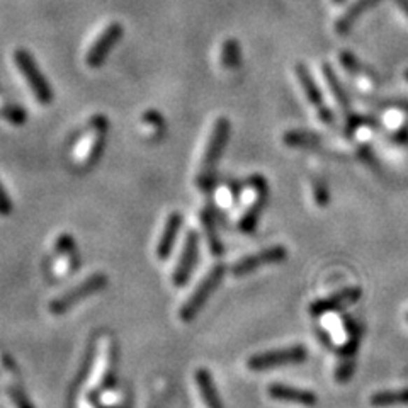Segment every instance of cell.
Here are the masks:
<instances>
[{
  "label": "cell",
  "instance_id": "1f68e13d",
  "mask_svg": "<svg viewBox=\"0 0 408 408\" xmlns=\"http://www.w3.org/2000/svg\"><path fill=\"white\" fill-rule=\"evenodd\" d=\"M332 2H334V3H342L344 0H332Z\"/></svg>",
  "mask_w": 408,
  "mask_h": 408
},
{
  "label": "cell",
  "instance_id": "4fadbf2b",
  "mask_svg": "<svg viewBox=\"0 0 408 408\" xmlns=\"http://www.w3.org/2000/svg\"><path fill=\"white\" fill-rule=\"evenodd\" d=\"M360 295H363V291H360L359 288H356V286L346 288V289H342V291L334 293V295L328 296V298L315 301V303L310 307V311H311V315L322 316L328 311H335V310H339V308H346L349 307V304L356 303V301L360 298Z\"/></svg>",
  "mask_w": 408,
  "mask_h": 408
},
{
  "label": "cell",
  "instance_id": "6da1fadb",
  "mask_svg": "<svg viewBox=\"0 0 408 408\" xmlns=\"http://www.w3.org/2000/svg\"><path fill=\"white\" fill-rule=\"evenodd\" d=\"M109 120L104 114H94L85 121L80 136L73 145V164L80 170H89L97 164L106 146Z\"/></svg>",
  "mask_w": 408,
  "mask_h": 408
},
{
  "label": "cell",
  "instance_id": "4dcf8cb0",
  "mask_svg": "<svg viewBox=\"0 0 408 408\" xmlns=\"http://www.w3.org/2000/svg\"><path fill=\"white\" fill-rule=\"evenodd\" d=\"M395 3L403 10V14H405L408 17V0H395Z\"/></svg>",
  "mask_w": 408,
  "mask_h": 408
},
{
  "label": "cell",
  "instance_id": "2e32d148",
  "mask_svg": "<svg viewBox=\"0 0 408 408\" xmlns=\"http://www.w3.org/2000/svg\"><path fill=\"white\" fill-rule=\"evenodd\" d=\"M241 65L240 43L235 38H227L218 50V66L223 72H235Z\"/></svg>",
  "mask_w": 408,
  "mask_h": 408
},
{
  "label": "cell",
  "instance_id": "7c38bea8",
  "mask_svg": "<svg viewBox=\"0 0 408 408\" xmlns=\"http://www.w3.org/2000/svg\"><path fill=\"white\" fill-rule=\"evenodd\" d=\"M116 344L114 340H106L104 352L96 367V381H94V390L101 391L106 388H111L114 383V372H116Z\"/></svg>",
  "mask_w": 408,
  "mask_h": 408
},
{
  "label": "cell",
  "instance_id": "f1b7e54d",
  "mask_svg": "<svg viewBox=\"0 0 408 408\" xmlns=\"http://www.w3.org/2000/svg\"><path fill=\"white\" fill-rule=\"evenodd\" d=\"M13 213V201H10L9 194L6 192L3 185L0 184V216H7Z\"/></svg>",
  "mask_w": 408,
  "mask_h": 408
},
{
  "label": "cell",
  "instance_id": "44dd1931",
  "mask_svg": "<svg viewBox=\"0 0 408 408\" xmlns=\"http://www.w3.org/2000/svg\"><path fill=\"white\" fill-rule=\"evenodd\" d=\"M322 72H323V77H325V80H327L328 87H330L332 94H334L337 104H339L340 108H342L344 113H349V111H351V102H349V97H347L346 90H344V87L340 85L339 80H337V77H335L334 70H332V66L325 63V65L322 66Z\"/></svg>",
  "mask_w": 408,
  "mask_h": 408
},
{
  "label": "cell",
  "instance_id": "7a4b0ae2",
  "mask_svg": "<svg viewBox=\"0 0 408 408\" xmlns=\"http://www.w3.org/2000/svg\"><path fill=\"white\" fill-rule=\"evenodd\" d=\"M230 129H232V122L227 116H218L213 121L211 129H209L208 140H206L203 155H201L199 167L196 172V184L201 189H208L215 181L216 165L223 155L225 148H227Z\"/></svg>",
  "mask_w": 408,
  "mask_h": 408
},
{
  "label": "cell",
  "instance_id": "d6a6232c",
  "mask_svg": "<svg viewBox=\"0 0 408 408\" xmlns=\"http://www.w3.org/2000/svg\"><path fill=\"white\" fill-rule=\"evenodd\" d=\"M405 78H407V80H408V70H407V72H405Z\"/></svg>",
  "mask_w": 408,
  "mask_h": 408
},
{
  "label": "cell",
  "instance_id": "ffe728a7",
  "mask_svg": "<svg viewBox=\"0 0 408 408\" xmlns=\"http://www.w3.org/2000/svg\"><path fill=\"white\" fill-rule=\"evenodd\" d=\"M283 143L293 148H310V146H316L322 143V138L320 134L304 132V129H291L283 134Z\"/></svg>",
  "mask_w": 408,
  "mask_h": 408
},
{
  "label": "cell",
  "instance_id": "d4e9b609",
  "mask_svg": "<svg viewBox=\"0 0 408 408\" xmlns=\"http://www.w3.org/2000/svg\"><path fill=\"white\" fill-rule=\"evenodd\" d=\"M55 252L63 257H73L77 255V247H75V240L69 233H62L55 241Z\"/></svg>",
  "mask_w": 408,
  "mask_h": 408
},
{
  "label": "cell",
  "instance_id": "cb8c5ba5",
  "mask_svg": "<svg viewBox=\"0 0 408 408\" xmlns=\"http://www.w3.org/2000/svg\"><path fill=\"white\" fill-rule=\"evenodd\" d=\"M199 218H201V225H203V228L206 230V239H208L209 248H211V252L215 253V255H220V253L223 252V247H221V241L220 239H218L215 221H213V218L208 211H201Z\"/></svg>",
  "mask_w": 408,
  "mask_h": 408
},
{
  "label": "cell",
  "instance_id": "e0dca14e",
  "mask_svg": "<svg viewBox=\"0 0 408 408\" xmlns=\"http://www.w3.org/2000/svg\"><path fill=\"white\" fill-rule=\"evenodd\" d=\"M378 2L381 0H356L351 7L344 13L342 17L335 22V33L337 34H347L352 29V26L358 22V19L363 15L366 10L372 9Z\"/></svg>",
  "mask_w": 408,
  "mask_h": 408
},
{
  "label": "cell",
  "instance_id": "484cf974",
  "mask_svg": "<svg viewBox=\"0 0 408 408\" xmlns=\"http://www.w3.org/2000/svg\"><path fill=\"white\" fill-rule=\"evenodd\" d=\"M313 185V197H315L316 204L320 208H325L328 206V201H330V194H328V185L325 184L322 179H315L311 182Z\"/></svg>",
  "mask_w": 408,
  "mask_h": 408
},
{
  "label": "cell",
  "instance_id": "ba28073f",
  "mask_svg": "<svg viewBox=\"0 0 408 408\" xmlns=\"http://www.w3.org/2000/svg\"><path fill=\"white\" fill-rule=\"evenodd\" d=\"M307 349L303 346H293L253 356V358L247 360V366L251 371H267L272 370V367L283 366V364L303 363V360H307Z\"/></svg>",
  "mask_w": 408,
  "mask_h": 408
},
{
  "label": "cell",
  "instance_id": "9c48e42d",
  "mask_svg": "<svg viewBox=\"0 0 408 408\" xmlns=\"http://www.w3.org/2000/svg\"><path fill=\"white\" fill-rule=\"evenodd\" d=\"M286 257H288L286 248L281 247V245H274V247H267V248H264V251L244 257V259L239 260V262L233 265L232 272H233V276L251 274V272L255 271V269L264 267V265L284 262Z\"/></svg>",
  "mask_w": 408,
  "mask_h": 408
},
{
  "label": "cell",
  "instance_id": "30bf717a",
  "mask_svg": "<svg viewBox=\"0 0 408 408\" xmlns=\"http://www.w3.org/2000/svg\"><path fill=\"white\" fill-rule=\"evenodd\" d=\"M295 73L300 82V87L303 89V94L308 99V102L316 108V114H318L320 120H322L325 125H332V122H334V116H332L330 109L323 104L322 92H320L318 85L315 84V80H313L311 73L308 72L307 66H304L303 63H298V65L295 66Z\"/></svg>",
  "mask_w": 408,
  "mask_h": 408
},
{
  "label": "cell",
  "instance_id": "603a6c76",
  "mask_svg": "<svg viewBox=\"0 0 408 408\" xmlns=\"http://www.w3.org/2000/svg\"><path fill=\"white\" fill-rule=\"evenodd\" d=\"M0 118L10 126H22L27 120V114L21 106L0 99Z\"/></svg>",
  "mask_w": 408,
  "mask_h": 408
},
{
  "label": "cell",
  "instance_id": "5bb4252c",
  "mask_svg": "<svg viewBox=\"0 0 408 408\" xmlns=\"http://www.w3.org/2000/svg\"><path fill=\"white\" fill-rule=\"evenodd\" d=\"M267 393L271 398L279 400V402L298 403V405L304 407H313L316 403V395L311 393V391L284 386V384H272V386L267 388Z\"/></svg>",
  "mask_w": 408,
  "mask_h": 408
},
{
  "label": "cell",
  "instance_id": "83f0119b",
  "mask_svg": "<svg viewBox=\"0 0 408 408\" xmlns=\"http://www.w3.org/2000/svg\"><path fill=\"white\" fill-rule=\"evenodd\" d=\"M339 60L342 62V65L346 66L349 72L358 73V72H360V70H363V66H360L359 62L354 58V55H351L349 51H342V53H340V57H339Z\"/></svg>",
  "mask_w": 408,
  "mask_h": 408
},
{
  "label": "cell",
  "instance_id": "7402d4cb",
  "mask_svg": "<svg viewBox=\"0 0 408 408\" xmlns=\"http://www.w3.org/2000/svg\"><path fill=\"white\" fill-rule=\"evenodd\" d=\"M371 405L374 407H388V405H402L408 403V388L402 390H390V391H379L371 396Z\"/></svg>",
  "mask_w": 408,
  "mask_h": 408
},
{
  "label": "cell",
  "instance_id": "5b68a950",
  "mask_svg": "<svg viewBox=\"0 0 408 408\" xmlns=\"http://www.w3.org/2000/svg\"><path fill=\"white\" fill-rule=\"evenodd\" d=\"M122 33H125V27L121 22L111 21L102 27L97 33V36L92 39V43L89 45V48L85 51L84 62L89 69H99L102 63L106 62V58L109 57L111 51L114 50V46L118 45Z\"/></svg>",
  "mask_w": 408,
  "mask_h": 408
},
{
  "label": "cell",
  "instance_id": "277c9868",
  "mask_svg": "<svg viewBox=\"0 0 408 408\" xmlns=\"http://www.w3.org/2000/svg\"><path fill=\"white\" fill-rule=\"evenodd\" d=\"M245 189L251 197H248V204L244 206V211L240 213L239 227L244 233H251L259 223L260 213H262L265 199H267V182L262 176L255 174V176L248 177Z\"/></svg>",
  "mask_w": 408,
  "mask_h": 408
},
{
  "label": "cell",
  "instance_id": "4316f807",
  "mask_svg": "<svg viewBox=\"0 0 408 408\" xmlns=\"http://www.w3.org/2000/svg\"><path fill=\"white\" fill-rule=\"evenodd\" d=\"M9 396L14 402L15 408H34L33 403L29 402V398H27V395L21 390V388H17V386L9 388Z\"/></svg>",
  "mask_w": 408,
  "mask_h": 408
},
{
  "label": "cell",
  "instance_id": "f546056e",
  "mask_svg": "<svg viewBox=\"0 0 408 408\" xmlns=\"http://www.w3.org/2000/svg\"><path fill=\"white\" fill-rule=\"evenodd\" d=\"M395 141H408V129H400L398 133L393 134Z\"/></svg>",
  "mask_w": 408,
  "mask_h": 408
},
{
  "label": "cell",
  "instance_id": "d6986e66",
  "mask_svg": "<svg viewBox=\"0 0 408 408\" xmlns=\"http://www.w3.org/2000/svg\"><path fill=\"white\" fill-rule=\"evenodd\" d=\"M196 383H197V388H199L201 396H203V402L206 403V407L223 408V403H221L220 395H218L215 383H213V378L208 370L201 367V370L196 371Z\"/></svg>",
  "mask_w": 408,
  "mask_h": 408
},
{
  "label": "cell",
  "instance_id": "52a82bcc",
  "mask_svg": "<svg viewBox=\"0 0 408 408\" xmlns=\"http://www.w3.org/2000/svg\"><path fill=\"white\" fill-rule=\"evenodd\" d=\"M223 274H225V267L221 264L215 265V267L206 274L204 279L199 283V286L194 289L192 295L189 296L184 304H182L181 313H179L182 322H191L194 316L199 313L201 308H203V304L208 301L209 296L213 295V291L218 288L220 281L223 279Z\"/></svg>",
  "mask_w": 408,
  "mask_h": 408
},
{
  "label": "cell",
  "instance_id": "ac0fdd59",
  "mask_svg": "<svg viewBox=\"0 0 408 408\" xmlns=\"http://www.w3.org/2000/svg\"><path fill=\"white\" fill-rule=\"evenodd\" d=\"M165 118L157 109H146L140 116V132L148 140H158L165 134Z\"/></svg>",
  "mask_w": 408,
  "mask_h": 408
},
{
  "label": "cell",
  "instance_id": "9a60e30c",
  "mask_svg": "<svg viewBox=\"0 0 408 408\" xmlns=\"http://www.w3.org/2000/svg\"><path fill=\"white\" fill-rule=\"evenodd\" d=\"M182 227V216L181 213H170L167 221H165L164 230H162L160 240L157 245V257L160 260H165L169 253L172 252L174 244H176L177 235H179Z\"/></svg>",
  "mask_w": 408,
  "mask_h": 408
},
{
  "label": "cell",
  "instance_id": "8fae6325",
  "mask_svg": "<svg viewBox=\"0 0 408 408\" xmlns=\"http://www.w3.org/2000/svg\"><path fill=\"white\" fill-rule=\"evenodd\" d=\"M197 245H199V237H197V233L194 232V230H189L184 240V247H182V252L179 255V262H177L176 269H174L172 274L174 286L177 288L184 286L185 281L191 276L197 260Z\"/></svg>",
  "mask_w": 408,
  "mask_h": 408
},
{
  "label": "cell",
  "instance_id": "3957f363",
  "mask_svg": "<svg viewBox=\"0 0 408 408\" xmlns=\"http://www.w3.org/2000/svg\"><path fill=\"white\" fill-rule=\"evenodd\" d=\"M13 60L15 63V66H17L21 77L24 78L26 85L29 87L34 99H36L39 104L48 106L50 102L53 101V90H51L45 75L39 70L38 63L34 62L33 55L24 48H17L14 50Z\"/></svg>",
  "mask_w": 408,
  "mask_h": 408
},
{
  "label": "cell",
  "instance_id": "8992f818",
  "mask_svg": "<svg viewBox=\"0 0 408 408\" xmlns=\"http://www.w3.org/2000/svg\"><path fill=\"white\" fill-rule=\"evenodd\" d=\"M106 286H108V277L104 274L97 272V274L89 276L87 279L82 281V283H78L73 289H69V291H65L63 295L58 296V298L51 301L50 311L53 313V315H63V313L69 311L70 308H73L75 304L80 303L82 300L102 291Z\"/></svg>",
  "mask_w": 408,
  "mask_h": 408
}]
</instances>
